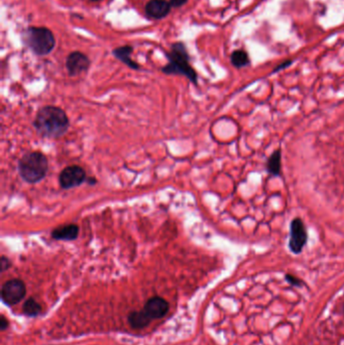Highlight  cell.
<instances>
[{"mask_svg":"<svg viewBox=\"0 0 344 345\" xmlns=\"http://www.w3.org/2000/svg\"><path fill=\"white\" fill-rule=\"evenodd\" d=\"M291 64H292V61H285L284 63H282L281 65H279V66L276 67V69L274 70V73H275V72H278V71H281V70H283V69L289 67Z\"/></svg>","mask_w":344,"mask_h":345,"instance_id":"44dd1931","label":"cell"},{"mask_svg":"<svg viewBox=\"0 0 344 345\" xmlns=\"http://www.w3.org/2000/svg\"><path fill=\"white\" fill-rule=\"evenodd\" d=\"M0 266H1V272H5L7 271L10 267H11V262L9 258L5 255L1 256V260H0Z\"/></svg>","mask_w":344,"mask_h":345,"instance_id":"e0dca14e","label":"cell"},{"mask_svg":"<svg viewBox=\"0 0 344 345\" xmlns=\"http://www.w3.org/2000/svg\"><path fill=\"white\" fill-rule=\"evenodd\" d=\"M188 0H170V3L172 7H181L183 6Z\"/></svg>","mask_w":344,"mask_h":345,"instance_id":"ac0fdd59","label":"cell"},{"mask_svg":"<svg viewBox=\"0 0 344 345\" xmlns=\"http://www.w3.org/2000/svg\"><path fill=\"white\" fill-rule=\"evenodd\" d=\"M144 310L152 319H161L169 311L168 302L161 297H153L147 301Z\"/></svg>","mask_w":344,"mask_h":345,"instance_id":"9c48e42d","label":"cell"},{"mask_svg":"<svg viewBox=\"0 0 344 345\" xmlns=\"http://www.w3.org/2000/svg\"><path fill=\"white\" fill-rule=\"evenodd\" d=\"M86 181H87V176H86L85 170L76 165L66 167L60 172L59 176L60 186L64 190H70L79 187Z\"/></svg>","mask_w":344,"mask_h":345,"instance_id":"52a82bcc","label":"cell"},{"mask_svg":"<svg viewBox=\"0 0 344 345\" xmlns=\"http://www.w3.org/2000/svg\"><path fill=\"white\" fill-rule=\"evenodd\" d=\"M32 126L41 138L57 140L68 132L70 119L61 107L47 105L38 109Z\"/></svg>","mask_w":344,"mask_h":345,"instance_id":"6da1fadb","label":"cell"},{"mask_svg":"<svg viewBox=\"0 0 344 345\" xmlns=\"http://www.w3.org/2000/svg\"><path fill=\"white\" fill-rule=\"evenodd\" d=\"M91 1H99V0H91Z\"/></svg>","mask_w":344,"mask_h":345,"instance_id":"603a6c76","label":"cell"},{"mask_svg":"<svg viewBox=\"0 0 344 345\" xmlns=\"http://www.w3.org/2000/svg\"><path fill=\"white\" fill-rule=\"evenodd\" d=\"M286 279H287V281H288L290 284H292V285H295V286L301 285V281L298 280V279H297L296 277H294V276L287 275V276H286Z\"/></svg>","mask_w":344,"mask_h":345,"instance_id":"d6986e66","label":"cell"},{"mask_svg":"<svg viewBox=\"0 0 344 345\" xmlns=\"http://www.w3.org/2000/svg\"><path fill=\"white\" fill-rule=\"evenodd\" d=\"M90 67V60L81 52L71 53L66 60V68L70 76H77L87 71Z\"/></svg>","mask_w":344,"mask_h":345,"instance_id":"ba28073f","label":"cell"},{"mask_svg":"<svg viewBox=\"0 0 344 345\" xmlns=\"http://www.w3.org/2000/svg\"><path fill=\"white\" fill-rule=\"evenodd\" d=\"M79 226L75 223L63 225L60 227L55 228L52 231V237L55 240H62V241H72L76 240L79 236Z\"/></svg>","mask_w":344,"mask_h":345,"instance_id":"8fae6325","label":"cell"},{"mask_svg":"<svg viewBox=\"0 0 344 345\" xmlns=\"http://www.w3.org/2000/svg\"><path fill=\"white\" fill-rule=\"evenodd\" d=\"M308 240V232L304 222L301 218H295L291 222L290 226V239L289 248L295 253L299 254L302 252Z\"/></svg>","mask_w":344,"mask_h":345,"instance_id":"5b68a950","label":"cell"},{"mask_svg":"<svg viewBox=\"0 0 344 345\" xmlns=\"http://www.w3.org/2000/svg\"><path fill=\"white\" fill-rule=\"evenodd\" d=\"M152 320L153 319L144 309L141 311L132 312L128 316V322L134 329H144L151 323Z\"/></svg>","mask_w":344,"mask_h":345,"instance_id":"4fadbf2b","label":"cell"},{"mask_svg":"<svg viewBox=\"0 0 344 345\" xmlns=\"http://www.w3.org/2000/svg\"><path fill=\"white\" fill-rule=\"evenodd\" d=\"M169 63L162 68L163 73L168 75H182L187 77L192 83L197 85L198 76L190 65V57L183 42H175L172 45L168 54Z\"/></svg>","mask_w":344,"mask_h":345,"instance_id":"3957f363","label":"cell"},{"mask_svg":"<svg viewBox=\"0 0 344 345\" xmlns=\"http://www.w3.org/2000/svg\"><path fill=\"white\" fill-rule=\"evenodd\" d=\"M133 52H134L133 47L124 46V47H119V48L113 50L112 53L116 59L121 61L126 66H128L132 69H135V70H139L140 65L138 63H136L134 60H132V58H131Z\"/></svg>","mask_w":344,"mask_h":345,"instance_id":"7c38bea8","label":"cell"},{"mask_svg":"<svg viewBox=\"0 0 344 345\" xmlns=\"http://www.w3.org/2000/svg\"><path fill=\"white\" fill-rule=\"evenodd\" d=\"M7 327H8V321H7L6 318L2 315L1 318H0V329H1L2 331H4Z\"/></svg>","mask_w":344,"mask_h":345,"instance_id":"ffe728a7","label":"cell"},{"mask_svg":"<svg viewBox=\"0 0 344 345\" xmlns=\"http://www.w3.org/2000/svg\"><path fill=\"white\" fill-rule=\"evenodd\" d=\"M23 313L29 317H35L41 313V306L34 299H28L24 302Z\"/></svg>","mask_w":344,"mask_h":345,"instance_id":"9a60e30c","label":"cell"},{"mask_svg":"<svg viewBox=\"0 0 344 345\" xmlns=\"http://www.w3.org/2000/svg\"><path fill=\"white\" fill-rule=\"evenodd\" d=\"M267 170L270 175L278 177L282 172V151L279 149L275 151L267 162Z\"/></svg>","mask_w":344,"mask_h":345,"instance_id":"5bb4252c","label":"cell"},{"mask_svg":"<svg viewBox=\"0 0 344 345\" xmlns=\"http://www.w3.org/2000/svg\"><path fill=\"white\" fill-rule=\"evenodd\" d=\"M86 183H88L90 185H95L97 183V180L95 178H90V179H87V181H86Z\"/></svg>","mask_w":344,"mask_h":345,"instance_id":"7402d4cb","label":"cell"},{"mask_svg":"<svg viewBox=\"0 0 344 345\" xmlns=\"http://www.w3.org/2000/svg\"><path fill=\"white\" fill-rule=\"evenodd\" d=\"M48 171V158L40 152L26 153L17 164V172L20 178L28 184H37L44 180Z\"/></svg>","mask_w":344,"mask_h":345,"instance_id":"7a4b0ae2","label":"cell"},{"mask_svg":"<svg viewBox=\"0 0 344 345\" xmlns=\"http://www.w3.org/2000/svg\"><path fill=\"white\" fill-rule=\"evenodd\" d=\"M231 64L236 68H243L249 64V58L248 55L241 50H237L232 53L231 57Z\"/></svg>","mask_w":344,"mask_h":345,"instance_id":"2e32d148","label":"cell"},{"mask_svg":"<svg viewBox=\"0 0 344 345\" xmlns=\"http://www.w3.org/2000/svg\"><path fill=\"white\" fill-rule=\"evenodd\" d=\"M172 5L167 0H151L146 5V13L154 19H162L171 12Z\"/></svg>","mask_w":344,"mask_h":345,"instance_id":"30bf717a","label":"cell"},{"mask_svg":"<svg viewBox=\"0 0 344 345\" xmlns=\"http://www.w3.org/2000/svg\"><path fill=\"white\" fill-rule=\"evenodd\" d=\"M25 294V285L18 279H11L5 282L1 288V299L7 306L18 304L21 300H23Z\"/></svg>","mask_w":344,"mask_h":345,"instance_id":"8992f818","label":"cell"},{"mask_svg":"<svg viewBox=\"0 0 344 345\" xmlns=\"http://www.w3.org/2000/svg\"><path fill=\"white\" fill-rule=\"evenodd\" d=\"M24 41L37 56L49 55L56 46L55 36L47 27H28L24 32Z\"/></svg>","mask_w":344,"mask_h":345,"instance_id":"277c9868","label":"cell"}]
</instances>
